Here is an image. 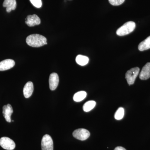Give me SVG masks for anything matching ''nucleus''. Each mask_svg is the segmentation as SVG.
Listing matches in <instances>:
<instances>
[{
  "label": "nucleus",
  "instance_id": "nucleus-2",
  "mask_svg": "<svg viewBox=\"0 0 150 150\" xmlns=\"http://www.w3.org/2000/svg\"><path fill=\"white\" fill-rule=\"evenodd\" d=\"M135 28L136 23L135 22L133 21L127 22L117 30L116 34L119 36L128 35L133 32Z\"/></svg>",
  "mask_w": 150,
  "mask_h": 150
},
{
  "label": "nucleus",
  "instance_id": "nucleus-14",
  "mask_svg": "<svg viewBox=\"0 0 150 150\" xmlns=\"http://www.w3.org/2000/svg\"><path fill=\"white\" fill-rule=\"evenodd\" d=\"M138 48L140 51H144L150 49V36L140 43Z\"/></svg>",
  "mask_w": 150,
  "mask_h": 150
},
{
  "label": "nucleus",
  "instance_id": "nucleus-7",
  "mask_svg": "<svg viewBox=\"0 0 150 150\" xmlns=\"http://www.w3.org/2000/svg\"><path fill=\"white\" fill-rule=\"evenodd\" d=\"M25 23L30 27L38 25L40 23V20L37 15L35 14L28 16L25 19Z\"/></svg>",
  "mask_w": 150,
  "mask_h": 150
},
{
  "label": "nucleus",
  "instance_id": "nucleus-21",
  "mask_svg": "<svg viewBox=\"0 0 150 150\" xmlns=\"http://www.w3.org/2000/svg\"><path fill=\"white\" fill-rule=\"evenodd\" d=\"M114 150H126L125 148L122 147L121 146H118L115 148Z\"/></svg>",
  "mask_w": 150,
  "mask_h": 150
},
{
  "label": "nucleus",
  "instance_id": "nucleus-9",
  "mask_svg": "<svg viewBox=\"0 0 150 150\" xmlns=\"http://www.w3.org/2000/svg\"><path fill=\"white\" fill-rule=\"evenodd\" d=\"M13 112V109L10 104H8L6 105H4L3 107V114L7 122L10 123L11 115Z\"/></svg>",
  "mask_w": 150,
  "mask_h": 150
},
{
  "label": "nucleus",
  "instance_id": "nucleus-19",
  "mask_svg": "<svg viewBox=\"0 0 150 150\" xmlns=\"http://www.w3.org/2000/svg\"><path fill=\"white\" fill-rule=\"evenodd\" d=\"M30 2L37 8H40L42 6V1L41 0H30Z\"/></svg>",
  "mask_w": 150,
  "mask_h": 150
},
{
  "label": "nucleus",
  "instance_id": "nucleus-6",
  "mask_svg": "<svg viewBox=\"0 0 150 150\" xmlns=\"http://www.w3.org/2000/svg\"><path fill=\"white\" fill-rule=\"evenodd\" d=\"M0 146L4 149L13 150L16 147V144L13 140L7 137H2L0 139Z\"/></svg>",
  "mask_w": 150,
  "mask_h": 150
},
{
  "label": "nucleus",
  "instance_id": "nucleus-16",
  "mask_svg": "<svg viewBox=\"0 0 150 150\" xmlns=\"http://www.w3.org/2000/svg\"><path fill=\"white\" fill-rule=\"evenodd\" d=\"M87 96V93L84 91L78 92L75 94L73 99L76 102H80L86 98Z\"/></svg>",
  "mask_w": 150,
  "mask_h": 150
},
{
  "label": "nucleus",
  "instance_id": "nucleus-11",
  "mask_svg": "<svg viewBox=\"0 0 150 150\" xmlns=\"http://www.w3.org/2000/svg\"><path fill=\"white\" fill-rule=\"evenodd\" d=\"M150 78V63H147L143 67L139 75V78L146 80Z\"/></svg>",
  "mask_w": 150,
  "mask_h": 150
},
{
  "label": "nucleus",
  "instance_id": "nucleus-15",
  "mask_svg": "<svg viewBox=\"0 0 150 150\" xmlns=\"http://www.w3.org/2000/svg\"><path fill=\"white\" fill-rule=\"evenodd\" d=\"M76 61L78 64L84 66L88 64L89 59L87 56L79 55L76 57Z\"/></svg>",
  "mask_w": 150,
  "mask_h": 150
},
{
  "label": "nucleus",
  "instance_id": "nucleus-5",
  "mask_svg": "<svg viewBox=\"0 0 150 150\" xmlns=\"http://www.w3.org/2000/svg\"><path fill=\"white\" fill-rule=\"evenodd\" d=\"M73 136L78 140L85 141L88 139L90 136V133L86 129H76L74 131Z\"/></svg>",
  "mask_w": 150,
  "mask_h": 150
},
{
  "label": "nucleus",
  "instance_id": "nucleus-18",
  "mask_svg": "<svg viewBox=\"0 0 150 150\" xmlns=\"http://www.w3.org/2000/svg\"><path fill=\"white\" fill-rule=\"evenodd\" d=\"M124 115V109L123 108L120 107L115 112L114 117L116 120H120L123 118Z\"/></svg>",
  "mask_w": 150,
  "mask_h": 150
},
{
  "label": "nucleus",
  "instance_id": "nucleus-1",
  "mask_svg": "<svg viewBox=\"0 0 150 150\" xmlns=\"http://www.w3.org/2000/svg\"><path fill=\"white\" fill-rule=\"evenodd\" d=\"M26 42L29 46L35 48L41 47L47 44L46 38L38 34H31L28 36Z\"/></svg>",
  "mask_w": 150,
  "mask_h": 150
},
{
  "label": "nucleus",
  "instance_id": "nucleus-8",
  "mask_svg": "<svg viewBox=\"0 0 150 150\" xmlns=\"http://www.w3.org/2000/svg\"><path fill=\"white\" fill-rule=\"evenodd\" d=\"M59 77L56 73H52L49 79V88L51 91H54L58 87L59 83Z\"/></svg>",
  "mask_w": 150,
  "mask_h": 150
},
{
  "label": "nucleus",
  "instance_id": "nucleus-3",
  "mask_svg": "<svg viewBox=\"0 0 150 150\" xmlns=\"http://www.w3.org/2000/svg\"><path fill=\"white\" fill-rule=\"evenodd\" d=\"M139 71L140 69L139 67H135L132 68L126 73V79L129 85L134 84Z\"/></svg>",
  "mask_w": 150,
  "mask_h": 150
},
{
  "label": "nucleus",
  "instance_id": "nucleus-12",
  "mask_svg": "<svg viewBox=\"0 0 150 150\" xmlns=\"http://www.w3.org/2000/svg\"><path fill=\"white\" fill-rule=\"evenodd\" d=\"M16 5V0H5L3 3V6L6 8V11L8 13L15 10Z\"/></svg>",
  "mask_w": 150,
  "mask_h": 150
},
{
  "label": "nucleus",
  "instance_id": "nucleus-4",
  "mask_svg": "<svg viewBox=\"0 0 150 150\" xmlns=\"http://www.w3.org/2000/svg\"><path fill=\"white\" fill-rule=\"evenodd\" d=\"M41 146L42 150H54V143L51 136L48 134L43 136Z\"/></svg>",
  "mask_w": 150,
  "mask_h": 150
},
{
  "label": "nucleus",
  "instance_id": "nucleus-20",
  "mask_svg": "<svg viewBox=\"0 0 150 150\" xmlns=\"http://www.w3.org/2000/svg\"><path fill=\"white\" fill-rule=\"evenodd\" d=\"M110 4L112 6H119L124 2L125 0H108Z\"/></svg>",
  "mask_w": 150,
  "mask_h": 150
},
{
  "label": "nucleus",
  "instance_id": "nucleus-17",
  "mask_svg": "<svg viewBox=\"0 0 150 150\" xmlns=\"http://www.w3.org/2000/svg\"><path fill=\"white\" fill-rule=\"evenodd\" d=\"M96 102L93 100H90L86 102L83 105V110L85 112H89L95 107Z\"/></svg>",
  "mask_w": 150,
  "mask_h": 150
},
{
  "label": "nucleus",
  "instance_id": "nucleus-10",
  "mask_svg": "<svg viewBox=\"0 0 150 150\" xmlns=\"http://www.w3.org/2000/svg\"><path fill=\"white\" fill-rule=\"evenodd\" d=\"M15 64L14 61L8 59L0 62V71H4L11 69Z\"/></svg>",
  "mask_w": 150,
  "mask_h": 150
},
{
  "label": "nucleus",
  "instance_id": "nucleus-13",
  "mask_svg": "<svg viewBox=\"0 0 150 150\" xmlns=\"http://www.w3.org/2000/svg\"><path fill=\"white\" fill-rule=\"evenodd\" d=\"M33 91V85L32 82L29 81L25 84L23 89V94L25 98H28L32 95Z\"/></svg>",
  "mask_w": 150,
  "mask_h": 150
}]
</instances>
